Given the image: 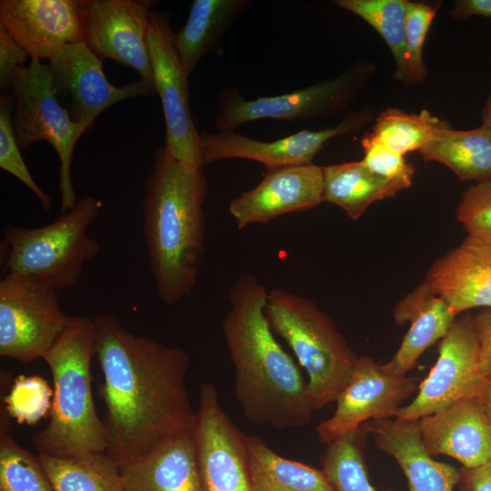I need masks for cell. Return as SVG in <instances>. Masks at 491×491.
<instances>
[{"label":"cell","mask_w":491,"mask_h":491,"mask_svg":"<svg viewBox=\"0 0 491 491\" xmlns=\"http://www.w3.org/2000/svg\"><path fill=\"white\" fill-rule=\"evenodd\" d=\"M94 323L105 454L123 466L169 438L192 433L196 411L185 385L187 353L131 333L114 315H99Z\"/></svg>","instance_id":"obj_1"},{"label":"cell","mask_w":491,"mask_h":491,"mask_svg":"<svg viewBox=\"0 0 491 491\" xmlns=\"http://www.w3.org/2000/svg\"><path fill=\"white\" fill-rule=\"evenodd\" d=\"M267 290L252 274L232 284L222 331L244 416L275 429L298 428L314 416L307 381L274 336L265 313Z\"/></svg>","instance_id":"obj_2"},{"label":"cell","mask_w":491,"mask_h":491,"mask_svg":"<svg viewBox=\"0 0 491 491\" xmlns=\"http://www.w3.org/2000/svg\"><path fill=\"white\" fill-rule=\"evenodd\" d=\"M207 181L203 166L176 159L164 144L142 199L149 267L160 300L178 303L195 288L205 255Z\"/></svg>","instance_id":"obj_3"},{"label":"cell","mask_w":491,"mask_h":491,"mask_svg":"<svg viewBox=\"0 0 491 491\" xmlns=\"http://www.w3.org/2000/svg\"><path fill=\"white\" fill-rule=\"evenodd\" d=\"M94 356V319L71 316L65 331L43 357L51 371L54 397L48 424L32 436L38 454L77 456L105 453L106 429L92 394Z\"/></svg>","instance_id":"obj_4"},{"label":"cell","mask_w":491,"mask_h":491,"mask_svg":"<svg viewBox=\"0 0 491 491\" xmlns=\"http://www.w3.org/2000/svg\"><path fill=\"white\" fill-rule=\"evenodd\" d=\"M266 316L307 375L314 411L336 402L349 382L358 356L334 320L312 300L284 288L267 291Z\"/></svg>","instance_id":"obj_5"},{"label":"cell","mask_w":491,"mask_h":491,"mask_svg":"<svg viewBox=\"0 0 491 491\" xmlns=\"http://www.w3.org/2000/svg\"><path fill=\"white\" fill-rule=\"evenodd\" d=\"M102 203L86 195L54 222L40 227L6 225L1 246L7 273L46 284L57 291L75 286L84 266L100 252L88 235Z\"/></svg>","instance_id":"obj_6"},{"label":"cell","mask_w":491,"mask_h":491,"mask_svg":"<svg viewBox=\"0 0 491 491\" xmlns=\"http://www.w3.org/2000/svg\"><path fill=\"white\" fill-rule=\"evenodd\" d=\"M11 95L15 105L13 125L20 149L45 141L58 155L61 212L64 214L77 201L71 175L73 152L79 138L89 128L75 122L67 108L59 103L49 65L40 60L32 59L27 66L17 70Z\"/></svg>","instance_id":"obj_7"},{"label":"cell","mask_w":491,"mask_h":491,"mask_svg":"<svg viewBox=\"0 0 491 491\" xmlns=\"http://www.w3.org/2000/svg\"><path fill=\"white\" fill-rule=\"evenodd\" d=\"M375 71L372 62L360 60L339 75L309 86L273 96L245 98L232 86L218 94L216 131L235 130L261 119L307 121L344 111L367 86Z\"/></svg>","instance_id":"obj_8"},{"label":"cell","mask_w":491,"mask_h":491,"mask_svg":"<svg viewBox=\"0 0 491 491\" xmlns=\"http://www.w3.org/2000/svg\"><path fill=\"white\" fill-rule=\"evenodd\" d=\"M71 316L58 291L35 279L7 273L0 281V355L28 364L43 358Z\"/></svg>","instance_id":"obj_9"},{"label":"cell","mask_w":491,"mask_h":491,"mask_svg":"<svg viewBox=\"0 0 491 491\" xmlns=\"http://www.w3.org/2000/svg\"><path fill=\"white\" fill-rule=\"evenodd\" d=\"M147 42L155 92L160 97L165 125V145L185 163L204 166L201 134L189 107L188 76L175 47V33L166 11L151 10Z\"/></svg>","instance_id":"obj_10"},{"label":"cell","mask_w":491,"mask_h":491,"mask_svg":"<svg viewBox=\"0 0 491 491\" xmlns=\"http://www.w3.org/2000/svg\"><path fill=\"white\" fill-rule=\"evenodd\" d=\"M479 354L473 316L466 313L456 318L440 340L436 364L418 385L415 398L401 406L395 418L416 422L465 397L478 395L485 379L480 373Z\"/></svg>","instance_id":"obj_11"},{"label":"cell","mask_w":491,"mask_h":491,"mask_svg":"<svg viewBox=\"0 0 491 491\" xmlns=\"http://www.w3.org/2000/svg\"><path fill=\"white\" fill-rule=\"evenodd\" d=\"M193 429L203 491H254L247 436L222 408L216 387L200 386Z\"/></svg>","instance_id":"obj_12"},{"label":"cell","mask_w":491,"mask_h":491,"mask_svg":"<svg viewBox=\"0 0 491 491\" xmlns=\"http://www.w3.org/2000/svg\"><path fill=\"white\" fill-rule=\"evenodd\" d=\"M373 118L374 110L364 106L346 114L335 126L317 131L302 130L272 141L250 138L235 130L202 133L203 164L225 159H248L262 164L266 170L312 164L326 142L357 132Z\"/></svg>","instance_id":"obj_13"},{"label":"cell","mask_w":491,"mask_h":491,"mask_svg":"<svg viewBox=\"0 0 491 491\" xmlns=\"http://www.w3.org/2000/svg\"><path fill=\"white\" fill-rule=\"evenodd\" d=\"M417 388L412 376L390 373L369 356H358L333 415L316 426L320 442L328 445L370 420L396 417Z\"/></svg>","instance_id":"obj_14"},{"label":"cell","mask_w":491,"mask_h":491,"mask_svg":"<svg viewBox=\"0 0 491 491\" xmlns=\"http://www.w3.org/2000/svg\"><path fill=\"white\" fill-rule=\"evenodd\" d=\"M47 60L56 95L69 97L71 118L88 128L115 104L155 93V85L141 78L121 87L113 85L104 74L103 60L84 41L64 45Z\"/></svg>","instance_id":"obj_15"},{"label":"cell","mask_w":491,"mask_h":491,"mask_svg":"<svg viewBox=\"0 0 491 491\" xmlns=\"http://www.w3.org/2000/svg\"><path fill=\"white\" fill-rule=\"evenodd\" d=\"M153 3L87 0L84 42L102 60L130 66L141 79L155 85L147 42Z\"/></svg>","instance_id":"obj_16"},{"label":"cell","mask_w":491,"mask_h":491,"mask_svg":"<svg viewBox=\"0 0 491 491\" xmlns=\"http://www.w3.org/2000/svg\"><path fill=\"white\" fill-rule=\"evenodd\" d=\"M87 0H1L0 26L32 59L84 41Z\"/></svg>","instance_id":"obj_17"},{"label":"cell","mask_w":491,"mask_h":491,"mask_svg":"<svg viewBox=\"0 0 491 491\" xmlns=\"http://www.w3.org/2000/svg\"><path fill=\"white\" fill-rule=\"evenodd\" d=\"M323 167L307 164L266 170L254 188L232 199L228 212L238 229L311 209L323 202Z\"/></svg>","instance_id":"obj_18"},{"label":"cell","mask_w":491,"mask_h":491,"mask_svg":"<svg viewBox=\"0 0 491 491\" xmlns=\"http://www.w3.org/2000/svg\"><path fill=\"white\" fill-rule=\"evenodd\" d=\"M431 456H450L466 468L491 463V419L479 395L465 397L417 421Z\"/></svg>","instance_id":"obj_19"},{"label":"cell","mask_w":491,"mask_h":491,"mask_svg":"<svg viewBox=\"0 0 491 491\" xmlns=\"http://www.w3.org/2000/svg\"><path fill=\"white\" fill-rule=\"evenodd\" d=\"M426 281L457 315L475 307L491 308V243L467 235L434 262Z\"/></svg>","instance_id":"obj_20"},{"label":"cell","mask_w":491,"mask_h":491,"mask_svg":"<svg viewBox=\"0 0 491 491\" xmlns=\"http://www.w3.org/2000/svg\"><path fill=\"white\" fill-rule=\"evenodd\" d=\"M375 446L392 456L405 474L409 491H453L459 468L436 461L426 450L417 421L392 418L368 422Z\"/></svg>","instance_id":"obj_21"},{"label":"cell","mask_w":491,"mask_h":491,"mask_svg":"<svg viewBox=\"0 0 491 491\" xmlns=\"http://www.w3.org/2000/svg\"><path fill=\"white\" fill-rule=\"evenodd\" d=\"M456 316L426 281L418 285L395 306V322L410 326L398 350L383 366L390 373L406 375L424 352L446 336Z\"/></svg>","instance_id":"obj_22"},{"label":"cell","mask_w":491,"mask_h":491,"mask_svg":"<svg viewBox=\"0 0 491 491\" xmlns=\"http://www.w3.org/2000/svg\"><path fill=\"white\" fill-rule=\"evenodd\" d=\"M124 491H203L192 433L174 436L120 466Z\"/></svg>","instance_id":"obj_23"},{"label":"cell","mask_w":491,"mask_h":491,"mask_svg":"<svg viewBox=\"0 0 491 491\" xmlns=\"http://www.w3.org/2000/svg\"><path fill=\"white\" fill-rule=\"evenodd\" d=\"M419 153L424 161L445 165L462 181L491 180V129L483 125L456 130L447 124L436 130Z\"/></svg>","instance_id":"obj_24"},{"label":"cell","mask_w":491,"mask_h":491,"mask_svg":"<svg viewBox=\"0 0 491 491\" xmlns=\"http://www.w3.org/2000/svg\"><path fill=\"white\" fill-rule=\"evenodd\" d=\"M248 0H195L186 23L175 33V47L190 75L198 61L215 51L233 23L248 6Z\"/></svg>","instance_id":"obj_25"},{"label":"cell","mask_w":491,"mask_h":491,"mask_svg":"<svg viewBox=\"0 0 491 491\" xmlns=\"http://www.w3.org/2000/svg\"><path fill=\"white\" fill-rule=\"evenodd\" d=\"M322 167L323 202L337 205L353 220L358 219L373 203L406 189L400 183L374 173L362 161Z\"/></svg>","instance_id":"obj_26"},{"label":"cell","mask_w":491,"mask_h":491,"mask_svg":"<svg viewBox=\"0 0 491 491\" xmlns=\"http://www.w3.org/2000/svg\"><path fill=\"white\" fill-rule=\"evenodd\" d=\"M254 491H336L323 470L279 456L266 442L247 436Z\"/></svg>","instance_id":"obj_27"},{"label":"cell","mask_w":491,"mask_h":491,"mask_svg":"<svg viewBox=\"0 0 491 491\" xmlns=\"http://www.w3.org/2000/svg\"><path fill=\"white\" fill-rule=\"evenodd\" d=\"M37 456L55 491H124L120 466L105 453Z\"/></svg>","instance_id":"obj_28"},{"label":"cell","mask_w":491,"mask_h":491,"mask_svg":"<svg viewBox=\"0 0 491 491\" xmlns=\"http://www.w3.org/2000/svg\"><path fill=\"white\" fill-rule=\"evenodd\" d=\"M368 434L366 422L326 445L322 470L336 491H376L370 483L365 462Z\"/></svg>","instance_id":"obj_29"},{"label":"cell","mask_w":491,"mask_h":491,"mask_svg":"<svg viewBox=\"0 0 491 491\" xmlns=\"http://www.w3.org/2000/svg\"><path fill=\"white\" fill-rule=\"evenodd\" d=\"M407 0H336L340 8L370 25L384 39L396 62L394 77L406 81V23Z\"/></svg>","instance_id":"obj_30"},{"label":"cell","mask_w":491,"mask_h":491,"mask_svg":"<svg viewBox=\"0 0 491 491\" xmlns=\"http://www.w3.org/2000/svg\"><path fill=\"white\" fill-rule=\"evenodd\" d=\"M447 124L426 109L416 114L387 107L376 117L372 132L387 148L405 155L420 151Z\"/></svg>","instance_id":"obj_31"},{"label":"cell","mask_w":491,"mask_h":491,"mask_svg":"<svg viewBox=\"0 0 491 491\" xmlns=\"http://www.w3.org/2000/svg\"><path fill=\"white\" fill-rule=\"evenodd\" d=\"M1 419L0 491H55L38 456L13 438Z\"/></svg>","instance_id":"obj_32"},{"label":"cell","mask_w":491,"mask_h":491,"mask_svg":"<svg viewBox=\"0 0 491 491\" xmlns=\"http://www.w3.org/2000/svg\"><path fill=\"white\" fill-rule=\"evenodd\" d=\"M14 97L0 96V167L21 181L37 197L43 209L51 208L50 196L35 183L24 161L17 144L12 117Z\"/></svg>","instance_id":"obj_33"},{"label":"cell","mask_w":491,"mask_h":491,"mask_svg":"<svg viewBox=\"0 0 491 491\" xmlns=\"http://www.w3.org/2000/svg\"><path fill=\"white\" fill-rule=\"evenodd\" d=\"M51 387L43 377L19 376L4 397L5 410L18 423L35 424L51 410Z\"/></svg>","instance_id":"obj_34"},{"label":"cell","mask_w":491,"mask_h":491,"mask_svg":"<svg viewBox=\"0 0 491 491\" xmlns=\"http://www.w3.org/2000/svg\"><path fill=\"white\" fill-rule=\"evenodd\" d=\"M436 12V6L423 2H406L405 85L421 84L426 77L423 47Z\"/></svg>","instance_id":"obj_35"},{"label":"cell","mask_w":491,"mask_h":491,"mask_svg":"<svg viewBox=\"0 0 491 491\" xmlns=\"http://www.w3.org/2000/svg\"><path fill=\"white\" fill-rule=\"evenodd\" d=\"M456 219L468 235L491 243V180L472 185L463 193Z\"/></svg>","instance_id":"obj_36"},{"label":"cell","mask_w":491,"mask_h":491,"mask_svg":"<svg viewBox=\"0 0 491 491\" xmlns=\"http://www.w3.org/2000/svg\"><path fill=\"white\" fill-rule=\"evenodd\" d=\"M364 158L361 160L374 173L396 181L406 189L412 185L414 165L404 155L387 148L373 132L365 133L361 139Z\"/></svg>","instance_id":"obj_37"},{"label":"cell","mask_w":491,"mask_h":491,"mask_svg":"<svg viewBox=\"0 0 491 491\" xmlns=\"http://www.w3.org/2000/svg\"><path fill=\"white\" fill-rule=\"evenodd\" d=\"M27 57L25 49L0 26V88L4 95L12 93L16 72L25 66Z\"/></svg>","instance_id":"obj_38"},{"label":"cell","mask_w":491,"mask_h":491,"mask_svg":"<svg viewBox=\"0 0 491 491\" xmlns=\"http://www.w3.org/2000/svg\"><path fill=\"white\" fill-rule=\"evenodd\" d=\"M473 326L478 338L479 368L484 377L491 376V310L484 309L473 316Z\"/></svg>","instance_id":"obj_39"},{"label":"cell","mask_w":491,"mask_h":491,"mask_svg":"<svg viewBox=\"0 0 491 491\" xmlns=\"http://www.w3.org/2000/svg\"><path fill=\"white\" fill-rule=\"evenodd\" d=\"M458 491H491V463L476 468H459Z\"/></svg>","instance_id":"obj_40"},{"label":"cell","mask_w":491,"mask_h":491,"mask_svg":"<svg viewBox=\"0 0 491 491\" xmlns=\"http://www.w3.org/2000/svg\"><path fill=\"white\" fill-rule=\"evenodd\" d=\"M473 15L491 18V0H457L450 12L455 20H466Z\"/></svg>","instance_id":"obj_41"},{"label":"cell","mask_w":491,"mask_h":491,"mask_svg":"<svg viewBox=\"0 0 491 491\" xmlns=\"http://www.w3.org/2000/svg\"><path fill=\"white\" fill-rule=\"evenodd\" d=\"M487 415L491 419V376L485 377L478 393Z\"/></svg>","instance_id":"obj_42"},{"label":"cell","mask_w":491,"mask_h":491,"mask_svg":"<svg viewBox=\"0 0 491 491\" xmlns=\"http://www.w3.org/2000/svg\"><path fill=\"white\" fill-rule=\"evenodd\" d=\"M483 125L491 129V94L482 110L481 114Z\"/></svg>","instance_id":"obj_43"}]
</instances>
